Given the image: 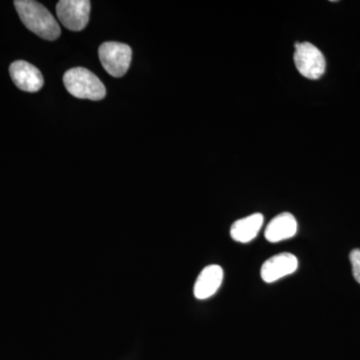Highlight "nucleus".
<instances>
[{
  "mask_svg": "<svg viewBox=\"0 0 360 360\" xmlns=\"http://www.w3.org/2000/svg\"><path fill=\"white\" fill-rule=\"evenodd\" d=\"M14 6L23 25L30 32L46 40H56L60 37V26L58 21L39 2L16 0Z\"/></svg>",
  "mask_w": 360,
  "mask_h": 360,
  "instance_id": "nucleus-1",
  "label": "nucleus"
},
{
  "mask_svg": "<svg viewBox=\"0 0 360 360\" xmlns=\"http://www.w3.org/2000/svg\"><path fill=\"white\" fill-rule=\"evenodd\" d=\"M63 84L71 96L77 98L101 101L106 96L103 82L86 68H75L66 71Z\"/></svg>",
  "mask_w": 360,
  "mask_h": 360,
  "instance_id": "nucleus-2",
  "label": "nucleus"
},
{
  "mask_svg": "<svg viewBox=\"0 0 360 360\" xmlns=\"http://www.w3.org/2000/svg\"><path fill=\"white\" fill-rule=\"evenodd\" d=\"M99 59L104 70L113 77H122L131 63L132 51L127 44L105 42L98 49Z\"/></svg>",
  "mask_w": 360,
  "mask_h": 360,
  "instance_id": "nucleus-3",
  "label": "nucleus"
},
{
  "mask_svg": "<svg viewBox=\"0 0 360 360\" xmlns=\"http://www.w3.org/2000/svg\"><path fill=\"white\" fill-rule=\"evenodd\" d=\"M295 63L302 77L314 80L321 78L326 68L323 54L309 42L295 44Z\"/></svg>",
  "mask_w": 360,
  "mask_h": 360,
  "instance_id": "nucleus-4",
  "label": "nucleus"
},
{
  "mask_svg": "<svg viewBox=\"0 0 360 360\" xmlns=\"http://www.w3.org/2000/svg\"><path fill=\"white\" fill-rule=\"evenodd\" d=\"M89 0H61L56 6L59 21L71 32H80L86 27L89 20Z\"/></svg>",
  "mask_w": 360,
  "mask_h": 360,
  "instance_id": "nucleus-5",
  "label": "nucleus"
},
{
  "mask_svg": "<svg viewBox=\"0 0 360 360\" xmlns=\"http://www.w3.org/2000/svg\"><path fill=\"white\" fill-rule=\"evenodd\" d=\"M298 269V259L292 253L283 252L269 258L262 264L260 276L267 283H276L284 276H290Z\"/></svg>",
  "mask_w": 360,
  "mask_h": 360,
  "instance_id": "nucleus-6",
  "label": "nucleus"
},
{
  "mask_svg": "<svg viewBox=\"0 0 360 360\" xmlns=\"http://www.w3.org/2000/svg\"><path fill=\"white\" fill-rule=\"evenodd\" d=\"M9 73L14 84L23 91L37 92L44 86V77L39 68L25 60L11 63Z\"/></svg>",
  "mask_w": 360,
  "mask_h": 360,
  "instance_id": "nucleus-7",
  "label": "nucleus"
},
{
  "mask_svg": "<svg viewBox=\"0 0 360 360\" xmlns=\"http://www.w3.org/2000/svg\"><path fill=\"white\" fill-rule=\"evenodd\" d=\"M224 281V269L217 264L206 266L200 272L195 284L193 292L198 300H203L212 297L217 292Z\"/></svg>",
  "mask_w": 360,
  "mask_h": 360,
  "instance_id": "nucleus-8",
  "label": "nucleus"
},
{
  "mask_svg": "<svg viewBox=\"0 0 360 360\" xmlns=\"http://www.w3.org/2000/svg\"><path fill=\"white\" fill-rule=\"evenodd\" d=\"M297 221L291 213H281L267 225L264 236L269 243H279L293 238L297 232Z\"/></svg>",
  "mask_w": 360,
  "mask_h": 360,
  "instance_id": "nucleus-9",
  "label": "nucleus"
},
{
  "mask_svg": "<svg viewBox=\"0 0 360 360\" xmlns=\"http://www.w3.org/2000/svg\"><path fill=\"white\" fill-rule=\"evenodd\" d=\"M264 221V217L262 213H255L245 219L236 220L231 229V238L240 243H250L257 238Z\"/></svg>",
  "mask_w": 360,
  "mask_h": 360,
  "instance_id": "nucleus-10",
  "label": "nucleus"
},
{
  "mask_svg": "<svg viewBox=\"0 0 360 360\" xmlns=\"http://www.w3.org/2000/svg\"><path fill=\"white\" fill-rule=\"evenodd\" d=\"M349 259L352 265V274L355 281L360 284V248H356L350 252Z\"/></svg>",
  "mask_w": 360,
  "mask_h": 360,
  "instance_id": "nucleus-11",
  "label": "nucleus"
}]
</instances>
